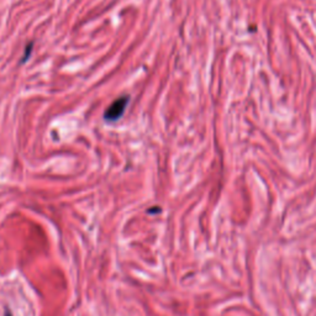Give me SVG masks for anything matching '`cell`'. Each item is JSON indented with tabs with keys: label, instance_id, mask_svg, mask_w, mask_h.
Segmentation results:
<instances>
[{
	"label": "cell",
	"instance_id": "obj_1",
	"mask_svg": "<svg viewBox=\"0 0 316 316\" xmlns=\"http://www.w3.org/2000/svg\"><path fill=\"white\" fill-rule=\"evenodd\" d=\"M128 99H130V98H128L127 95H125V97L117 98L115 102L111 103V105L109 106L105 111L104 115L105 119L108 120V121H115V120L120 119L128 104Z\"/></svg>",
	"mask_w": 316,
	"mask_h": 316
},
{
	"label": "cell",
	"instance_id": "obj_2",
	"mask_svg": "<svg viewBox=\"0 0 316 316\" xmlns=\"http://www.w3.org/2000/svg\"><path fill=\"white\" fill-rule=\"evenodd\" d=\"M5 316H11V314H10L9 310H7V312H5Z\"/></svg>",
	"mask_w": 316,
	"mask_h": 316
}]
</instances>
